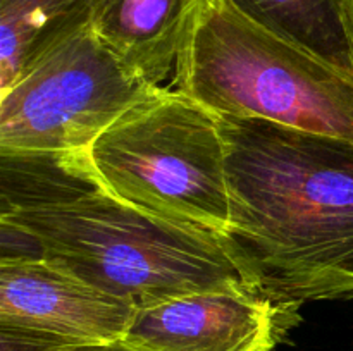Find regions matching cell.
I'll return each mask as SVG.
<instances>
[{
	"label": "cell",
	"instance_id": "obj_2",
	"mask_svg": "<svg viewBox=\"0 0 353 351\" xmlns=\"http://www.w3.org/2000/svg\"><path fill=\"white\" fill-rule=\"evenodd\" d=\"M0 220L34 237L43 260L134 308L203 291L254 292L221 237L110 191Z\"/></svg>",
	"mask_w": 353,
	"mask_h": 351
},
{
	"label": "cell",
	"instance_id": "obj_3",
	"mask_svg": "<svg viewBox=\"0 0 353 351\" xmlns=\"http://www.w3.org/2000/svg\"><path fill=\"white\" fill-rule=\"evenodd\" d=\"M174 78L176 89L216 116L353 141L352 76L255 24L228 0H203Z\"/></svg>",
	"mask_w": 353,
	"mask_h": 351
},
{
	"label": "cell",
	"instance_id": "obj_9",
	"mask_svg": "<svg viewBox=\"0 0 353 351\" xmlns=\"http://www.w3.org/2000/svg\"><path fill=\"white\" fill-rule=\"evenodd\" d=\"M107 0H0V92L95 24Z\"/></svg>",
	"mask_w": 353,
	"mask_h": 351
},
{
	"label": "cell",
	"instance_id": "obj_4",
	"mask_svg": "<svg viewBox=\"0 0 353 351\" xmlns=\"http://www.w3.org/2000/svg\"><path fill=\"white\" fill-rule=\"evenodd\" d=\"M109 191L141 210L223 236L230 222L219 117L179 89L161 88L90 148Z\"/></svg>",
	"mask_w": 353,
	"mask_h": 351
},
{
	"label": "cell",
	"instance_id": "obj_12",
	"mask_svg": "<svg viewBox=\"0 0 353 351\" xmlns=\"http://www.w3.org/2000/svg\"><path fill=\"white\" fill-rule=\"evenodd\" d=\"M57 351H138L133 346L123 341H112V343H88V344H74V346L62 348Z\"/></svg>",
	"mask_w": 353,
	"mask_h": 351
},
{
	"label": "cell",
	"instance_id": "obj_7",
	"mask_svg": "<svg viewBox=\"0 0 353 351\" xmlns=\"http://www.w3.org/2000/svg\"><path fill=\"white\" fill-rule=\"evenodd\" d=\"M134 310L43 258L0 264V326L69 346L112 343L124 339Z\"/></svg>",
	"mask_w": 353,
	"mask_h": 351
},
{
	"label": "cell",
	"instance_id": "obj_1",
	"mask_svg": "<svg viewBox=\"0 0 353 351\" xmlns=\"http://www.w3.org/2000/svg\"><path fill=\"white\" fill-rule=\"evenodd\" d=\"M217 117L230 189L221 241L257 295L290 312L353 299V141Z\"/></svg>",
	"mask_w": 353,
	"mask_h": 351
},
{
	"label": "cell",
	"instance_id": "obj_11",
	"mask_svg": "<svg viewBox=\"0 0 353 351\" xmlns=\"http://www.w3.org/2000/svg\"><path fill=\"white\" fill-rule=\"evenodd\" d=\"M245 17L353 78V0H228Z\"/></svg>",
	"mask_w": 353,
	"mask_h": 351
},
{
	"label": "cell",
	"instance_id": "obj_6",
	"mask_svg": "<svg viewBox=\"0 0 353 351\" xmlns=\"http://www.w3.org/2000/svg\"><path fill=\"white\" fill-rule=\"evenodd\" d=\"M296 320L254 292H192L134 310L124 343L138 351H271Z\"/></svg>",
	"mask_w": 353,
	"mask_h": 351
},
{
	"label": "cell",
	"instance_id": "obj_8",
	"mask_svg": "<svg viewBox=\"0 0 353 351\" xmlns=\"http://www.w3.org/2000/svg\"><path fill=\"white\" fill-rule=\"evenodd\" d=\"M203 0H107L93 30L134 76L159 86L178 67Z\"/></svg>",
	"mask_w": 353,
	"mask_h": 351
},
{
	"label": "cell",
	"instance_id": "obj_5",
	"mask_svg": "<svg viewBox=\"0 0 353 351\" xmlns=\"http://www.w3.org/2000/svg\"><path fill=\"white\" fill-rule=\"evenodd\" d=\"M159 89L134 76L92 26L0 92V151L90 150Z\"/></svg>",
	"mask_w": 353,
	"mask_h": 351
},
{
	"label": "cell",
	"instance_id": "obj_10",
	"mask_svg": "<svg viewBox=\"0 0 353 351\" xmlns=\"http://www.w3.org/2000/svg\"><path fill=\"white\" fill-rule=\"evenodd\" d=\"M109 191L90 150L0 151V215Z\"/></svg>",
	"mask_w": 353,
	"mask_h": 351
}]
</instances>
